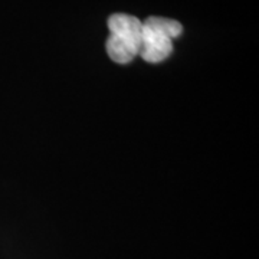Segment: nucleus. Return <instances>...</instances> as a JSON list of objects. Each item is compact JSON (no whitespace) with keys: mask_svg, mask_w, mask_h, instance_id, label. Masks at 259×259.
I'll list each match as a JSON object with an SVG mask.
<instances>
[{"mask_svg":"<svg viewBox=\"0 0 259 259\" xmlns=\"http://www.w3.org/2000/svg\"><path fill=\"white\" fill-rule=\"evenodd\" d=\"M143 22L139 18L115 13L108 18L110 36L107 39V54L115 64H130L139 56Z\"/></svg>","mask_w":259,"mask_h":259,"instance_id":"f03ea898","label":"nucleus"},{"mask_svg":"<svg viewBox=\"0 0 259 259\" xmlns=\"http://www.w3.org/2000/svg\"><path fill=\"white\" fill-rule=\"evenodd\" d=\"M183 32L182 25L173 19L151 16L143 22L139 55L150 64H158L173 52V39Z\"/></svg>","mask_w":259,"mask_h":259,"instance_id":"f257e3e1","label":"nucleus"}]
</instances>
